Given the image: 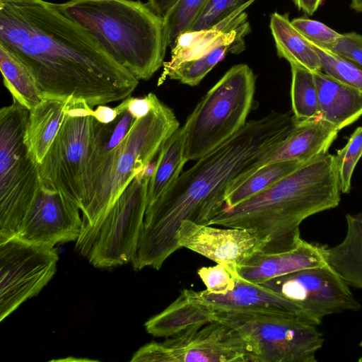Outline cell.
<instances>
[{"label":"cell","mask_w":362,"mask_h":362,"mask_svg":"<svg viewBox=\"0 0 362 362\" xmlns=\"http://www.w3.org/2000/svg\"><path fill=\"white\" fill-rule=\"evenodd\" d=\"M178 0H148V5L158 16L163 18Z\"/></svg>","instance_id":"74e56055"},{"label":"cell","mask_w":362,"mask_h":362,"mask_svg":"<svg viewBox=\"0 0 362 362\" xmlns=\"http://www.w3.org/2000/svg\"><path fill=\"white\" fill-rule=\"evenodd\" d=\"M261 285L298 305L317 325L325 316L361 308L350 286L327 263L276 277Z\"/></svg>","instance_id":"5bb4252c"},{"label":"cell","mask_w":362,"mask_h":362,"mask_svg":"<svg viewBox=\"0 0 362 362\" xmlns=\"http://www.w3.org/2000/svg\"><path fill=\"white\" fill-rule=\"evenodd\" d=\"M210 0H178L163 18V43L166 50L182 33L189 30Z\"/></svg>","instance_id":"f1b7e54d"},{"label":"cell","mask_w":362,"mask_h":362,"mask_svg":"<svg viewBox=\"0 0 362 362\" xmlns=\"http://www.w3.org/2000/svg\"><path fill=\"white\" fill-rule=\"evenodd\" d=\"M296 7L307 13L313 15L319 8L322 0H293Z\"/></svg>","instance_id":"f35d334b"},{"label":"cell","mask_w":362,"mask_h":362,"mask_svg":"<svg viewBox=\"0 0 362 362\" xmlns=\"http://www.w3.org/2000/svg\"><path fill=\"white\" fill-rule=\"evenodd\" d=\"M296 122L290 113L274 111L250 120L182 173L163 195L147 206L134 268L159 270L181 248L176 233L183 221L209 226L223 206L228 190L245 181L265 153L290 134Z\"/></svg>","instance_id":"7a4b0ae2"},{"label":"cell","mask_w":362,"mask_h":362,"mask_svg":"<svg viewBox=\"0 0 362 362\" xmlns=\"http://www.w3.org/2000/svg\"><path fill=\"white\" fill-rule=\"evenodd\" d=\"M319 99V117L338 131L362 116V90L343 83L322 71L314 73Z\"/></svg>","instance_id":"ffe728a7"},{"label":"cell","mask_w":362,"mask_h":362,"mask_svg":"<svg viewBox=\"0 0 362 362\" xmlns=\"http://www.w3.org/2000/svg\"><path fill=\"white\" fill-rule=\"evenodd\" d=\"M351 7L357 12H362V0H351Z\"/></svg>","instance_id":"ab89813d"},{"label":"cell","mask_w":362,"mask_h":362,"mask_svg":"<svg viewBox=\"0 0 362 362\" xmlns=\"http://www.w3.org/2000/svg\"><path fill=\"white\" fill-rule=\"evenodd\" d=\"M79 1V0H69V1Z\"/></svg>","instance_id":"b9f144b4"},{"label":"cell","mask_w":362,"mask_h":362,"mask_svg":"<svg viewBox=\"0 0 362 362\" xmlns=\"http://www.w3.org/2000/svg\"><path fill=\"white\" fill-rule=\"evenodd\" d=\"M255 81L252 69L239 64L202 97L183 125L187 161L209 153L245 125L253 104Z\"/></svg>","instance_id":"52a82bcc"},{"label":"cell","mask_w":362,"mask_h":362,"mask_svg":"<svg viewBox=\"0 0 362 362\" xmlns=\"http://www.w3.org/2000/svg\"><path fill=\"white\" fill-rule=\"evenodd\" d=\"M292 25L311 43L330 49L341 33L318 21L298 17L293 18Z\"/></svg>","instance_id":"1f68e13d"},{"label":"cell","mask_w":362,"mask_h":362,"mask_svg":"<svg viewBox=\"0 0 362 362\" xmlns=\"http://www.w3.org/2000/svg\"><path fill=\"white\" fill-rule=\"evenodd\" d=\"M176 240L180 247L223 265L235 275L240 265L262 250L261 242L247 230L214 228L188 220L180 223Z\"/></svg>","instance_id":"2e32d148"},{"label":"cell","mask_w":362,"mask_h":362,"mask_svg":"<svg viewBox=\"0 0 362 362\" xmlns=\"http://www.w3.org/2000/svg\"><path fill=\"white\" fill-rule=\"evenodd\" d=\"M254 1H247L211 27L181 33L170 46V59L163 64V71L158 86L163 83L172 69L182 62L202 57L234 36L241 33L248 34L251 28L244 11Z\"/></svg>","instance_id":"e0dca14e"},{"label":"cell","mask_w":362,"mask_h":362,"mask_svg":"<svg viewBox=\"0 0 362 362\" xmlns=\"http://www.w3.org/2000/svg\"><path fill=\"white\" fill-rule=\"evenodd\" d=\"M186 134L179 127L162 144L147 190V206L156 201L175 182L187 162L185 156Z\"/></svg>","instance_id":"cb8c5ba5"},{"label":"cell","mask_w":362,"mask_h":362,"mask_svg":"<svg viewBox=\"0 0 362 362\" xmlns=\"http://www.w3.org/2000/svg\"><path fill=\"white\" fill-rule=\"evenodd\" d=\"M215 320L239 333L251 362H316L324 343L317 325L298 315L224 313L213 315Z\"/></svg>","instance_id":"9c48e42d"},{"label":"cell","mask_w":362,"mask_h":362,"mask_svg":"<svg viewBox=\"0 0 362 362\" xmlns=\"http://www.w3.org/2000/svg\"><path fill=\"white\" fill-rule=\"evenodd\" d=\"M70 98H44L29 110L25 141L37 165L42 162L61 128Z\"/></svg>","instance_id":"44dd1931"},{"label":"cell","mask_w":362,"mask_h":362,"mask_svg":"<svg viewBox=\"0 0 362 362\" xmlns=\"http://www.w3.org/2000/svg\"><path fill=\"white\" fill-rule=\"evenodd\" d=\"M346 233L338 245L327 247L326 262L351 286L362 289V211L346 214Z\"/></svg>","instance_id":"7402d4cb"},{"label":"cell","mask_w":362,"mask_h":362,"mask_svg":"<svg viewBox=\"0 0 362 362\" xmlns=\"http://www.w3.org/2000/svg\"><path fill=\"white\" fill-rule=\"evenodd\" d=\"M58 253L17 236L0 241V321L37 296L57 271Z\"/></svg>","instance_id":"4fadbf2b"},{"label":"cell","mask_w":362,"mask_h":362,"mask_svg":"<svg viewBox=\"0 0 362 362\" xmlns=\"http://www.w3.org/2000/svg\"><path fill=\"white\" fill-rule=\"evenodd\" d=\"M150 178L136 176L93 226L81 230L75 248L94 267H111L134 260L147 207Z\"/></svg>","instance_id":"30bf717a"},{"label":"cell","mask_w":362,"mask_h":362,"mask_svg":"<svg viewBox=\"0 0 362 362\" xmlns=\"http://www.w3.org/2000/svg\"><path fill=\"white\" fill-rule=\"evenodd\" d=\"M155 94L149 93L142 98L128 96L119 105L130 112L135 119L145 117L151 111Z\"/></svg>","instance_id":"d590c367"},{"label":"cell","mask_w":362,"mask_h":362,"mask_svg":"<svg viewBox=\"0 0 362 362\" xmlns=\"http://www.w3.org/2000/svg\"><path fill=\"white\" fill-rule=\"evenodd\" d=\"M131 361L251 362L239 333L224 323L212 321L189 327L162 342L141 347Z\"/></svg>","instance_id":"7c38bea8"},{"label":"cell","mask_w":362,"mask_h":362,"mask_svg":"<svg viewBox=\"0 0 362 362\" xmlns=\"http://www.w3.org/2000/svg\"><path fill=\"white\" fill-rule=\"evenodd\" d=\"M79 210L62 193L40 188L16 236L48 247L76 241L82 228Z\"/></svg>","instance_id":"9a60e30c"},{"label":"cell","mask_w":362,"mask_h":362,"mask_svg":"<svg viewBox=\"0 0 362 362\" xmlns=\"http://www.w3.org/2000/svg\"><path fill=\"white\" fill-rule=\"evenodd\" d=\"M313 46L320 57L322 72L343 83L362 90L361 66L329 49L315 45Z\"/></svg>","instance_id":"f546056e"},{"label":"cell","mask_w":362,"mask_h":362,"mask_svg":"<svg viewBox=\"0 0 362 362\" xmlns=\"http://www.w3.org/2000/svg\"><path fill=\"white\" fill-rule=\"evenodd\" d=\"M118 115L116 107L112 108L105 105H98L93 112V117L102 124H109L113 122Z\"/></svg>","instance_id":"8d00e7d4"},{"label":"cell","mask_w":362,"mask_h":362,"mask_svg":"<svg viewBox=\"0 0 362 362\" xmlns=\"http://www.w3.org/2000/svg\"><path fill=\"white\" fill-rule=\"evenodd\" d=\"M269 27L279 57L313 73L322 71L320 59L313 45L292 25L288 14L273 13Z\"/></svg>","instance_id":"603a6c76"},{"label":"cell","mask_w":362,"mask_h":362,"mask_svg":"<svg viewBox=\"0 0 362 362\" xmlns=\"http://www.w3.org/2000/svg\"><path fill=\"white\" fill-rule=\"evenodd\" d=\"M0 69L4 84L13 100L29 110L42 101V93L32 71L20 57L1 43Z\"/></svg>","instance_id":"d4e9b609"},{"label":"cell","mask_w":362,"mask_h":362,"mask_svg":"<svg viewBox=\"0 0 362 362\" xmlns=\"http://www.w3.org/2000/svg\"><path fill=\"white\" fill-rule=\"evenodd\" d=\"M29 110L13 100L0 110V241L16 236L41 188L25 141Z\"/></svg>","instance_id":"ba28073f"},{"label":"cell","mask_w":362,"mask_h":362,"mask_svg":"<svg viewBox=\"0 0 362 362\" xmlns=\"http://www.w3.org/2000/svg\"><path fill=\"white\" fill-rule=\"evenodd\" d=\"M290 65L291 98L293 116L297 120L318 117V91L314 73L296 64Z\"/></svg>","instance_id":"83f0119b"},{"label":"cell","mask_w":362,"mask_h":362,"mask_svg":"<svg viewBox=\"0 0 362 362\" xmlns=\"http://www.w3.org/2000/svg\"><path fill=\"white\" fill-rule=\"evenodd\" d=\"M250 0H210L189 30L211 27Z\"/></svg>","instance_id":"836d02e7"},{"label":"cell","mask_w":362,"mask_h":362,"mask_svg":"<svg viewBox=\"0 0 362 362\" xmlns=\"http://www.w3.org/2000/svg\"><path fill=\"white\" fill-rule=\"evenodd\" d=\"M325 246L302 239L293 249L276 252H257L238 267L239 276L247 281L261 284L276 277L305 268L326 264Z\"/></svg>","instance_id":"d6986e66"},{"label":"cell","mask_w":362,"mask_h":362,"mask_svg":"<svg viewBox=\"0 0 362 362\" xmlns=\"http://www.w3.org/2000/svg\"><path fill=\"white\" fill-rule=\"evenodd\" d=\"M224 313H271L302 317L317 325L298 305L261 284L242 279L226 293L206 289H183L165 310L145 322L147 332L156 337L175 335L189 327L211 322L213 315Z\"/></svg>","instance_id":"8992f818"},{"label":"cell","mask_w":362,"mask_h":362,"mask_svg":"<svg viewBox=\"0 0 362 362\" xmlns=\"http://www.w3.org/2000/svg\"><path fill=\"white\" fill-rule=\"evenodd\" d=\"M362 156V127H357L346 144L337 151L334 160L338 170L341 191L349 193L354 169Z\"/></svg>","instance_id":"4dcf8cb0"},{"label":"cell","mask_w":362,"mask_h":362,"mask_svg":"<svg viewBox=\"0 0 362 362\" xmlns=\"http://www.w3.org/2000/svg\"><path fill=\"white\" fill-rule=\"evenodd\" d=\"M329 50L362 66L361 35L354 32L341 33Z\"/></svg>","instance_id":"e575fe53"},{"label":"cell","mask_w":362,"mask_h":362,"mask_svg":"<svg viewBox=\"0 0 362 362\" xmlns=\"http://www.w3.org/2000/svg\"><path fill=\"white\" fill-rule=\"evenodd\" d=\"M197 274L211 293L223 294L233 289L239 279L226 267L216 264L212 267H203L197 270Z\"/></svg>","instance_id":"d6a6232c"},{"label":"cell","mask_w":362,"mask_h":362,"mask_svg":"<svg viewBox=\"0 0 362 362\" xmlns=\"http://www.w3.org/2000/svg\"><path fill=\"white\" fill-rule=\"evenodd\" d=\"M0 43L28 66L44 98L72 97L93 107L124 100L139 84L54 3L0 0Z\"/></svg>","instance_id":"6da1fadb"},{"label":"cell","mask_w":362,"mask_h":362,"mask_svg":"<svg viewBox=\"0 0 362 362\" xmlns=\"http://www.w3.org/2000/svg\"><path fill=\"white\" fill-rule=\"evenodd\" d=\"M247 35V33L239 34L216 47L202 57L182 62L172 69L167 76L170 79L177 80L183 84L191 86H197L206 75L224 59L226 54H238L245 49V37Z\"/></svg>","instance_id":"484cf974"},{"label":"cell","mask_w":362,"mask_h":362,"mask_svg":"<svg viewBox=\"0 0 362 362\" xmlns=\"http://www.w3.org/2000/svg\"><path fill=\"white\" fill-rule=\"evenodd\" d=\"M341 192L334 156L327 153L305 162L238 205L223 206L209 226L249 231L261 242V252L287 251L302 240L301 223L312 215L337 207Z\"/></svg>","instance_id":"3957f363"},{"label":"cell","mask_w":362,"mask_h":362,"mask_svg":"<svg viewBox=\"0 0 362 362\" xmlns=\"http://www.w3.org/2000/svg\"><path fill=\"white\" fill-rule=\"evenodd\" d=\"M93 35L117 64L140 80L163 66V18L139 0H79L56 4Z\"/></svg>","instance_id":"277c9868"},{"label":"cell","mask_w":362,"mask_h":362,"mask_svg":"<svg viewBox=\"0 0 362 362\" xmlns=\"http://www.w3.org/2000/svg\"><path fill=\"white\" fill-rule=\"evenodd\" d=\"M179 127L173 110L155 95L151 111L135 119L117 147L101 155H90L80 209L81 230L93 226L106 213Z\"/></svg>","instance_id":"5b68a950"},{"label":"cell","mask_w":362,"mask_h":362,"mask_svg":"<svg viewBox=\"0 0 362 362\" xmlns=\"http://www.w3.org/2000/svg\"><path fill=\"white\" fill-rule=\"evenodd\" d=\"M95 124L93 115H65L58 134L38 165L41 188L62 193L80 209Z\"/></svg>","instance_id":"8fae6325"},{"label":"cell","mask_w":362,"mask_h":362,"mask_svg":"<svg viewBox=\"0 0 362 362\" xmlns=\"http://www.w3.org/2000/svg\"><path fill=\"white\" fill-rule=\"evenodd\" d=\"M360 346L362 347V341L360 343ZM359 361H362V358L359 359Z\"/></svg>","instance_id":"60d3db41"},{"label":"cell","mask_w":362,"mask_h":362,"mask_svg":"<svg viewBox=\"0 0 362 362\" xmlns=\"http://www.w3.org/2000/svg\"><path fill=\"white\" fill-rule=\"evenodd\" d=\"M338 132L332 124L320 117L297 120L290 134L262 158L252 175L271 163L281 160L307 162L325 154L337 137Z\"/></svg>","instance_id":"ac0fdd59"},{"label":"cell","mask_w":362,"mask_h":362,"mask_svg":"<svg viewBox=\"0 0 362 362\" xmlns=\"http://www.w3.org/2000/svg\"><path fill=\"white\" fill-rule=\"evenodd\" d=\"M305 163L297 160H281L262 167L240 186L228 192L226 195L223 206L232 208L238 205L270 187Z\"/></svg>","instance_id":"4316f807"}]
</instances>
